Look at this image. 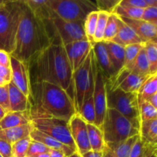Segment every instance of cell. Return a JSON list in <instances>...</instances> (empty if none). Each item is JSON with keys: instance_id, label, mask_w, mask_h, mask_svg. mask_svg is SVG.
Here are the masks:
<instances>
[{"instance_id": "obj_1", "label": "cell", "mask_w": 157, "mask_h": 157, "mask_svg": "<svg viewBox=\"0 0 157 157\" xmlns=\"http://www.w3.org/2000/svg\"><path fill=\"white\" fill-rule=\"evenodd\" d=\"M27 66L31 85L43 81L56 84L64 89L74 101L73 72L61 43L52 42L35 55Z\"/></svg>"}, {"instance_id": "obj_2", "label": "cell", "mask_w": 157, "mask_h": 157, "mask_svg": "<svg viewBox=\"0 0 157 157\" xmlns=\"http://www.w3.org/2000/svg\"><path fill=\"white\" fill-rule=\"evenodd\" d=\"M53 42L45 22L34 15L22 1L15 48L11 56L25 64Z\"/></svg>"}, {"instance_id": "obj_3", "label": "cell", "mask_w": 157, "mask_h": 157, "mask_svg": "<svg viewBox=\"0 0 157 157\" xmlns=\"http://www.w3.org/2000/svg\"><path fill=\"white\" fill-rule=\"evenodd\" d=\"M31 98H33L35 104H30V117L48 116L69 121L77 113L71 98L56 84L45 81L32 84Z\"/></svg>"}, {"instance_id": "obj_4", "label": "cell", "mask_w": 157, "mask_h": 157, "mask_svg": "<svg viewBox=\"0 0 157 157\" xmlns=\"http://www.w3.org/2000/svg\"><path fill=\"white\" fill-rule=\"evenodd\" d=\"M22 1H4L0 7V50L11 55L15 48Z\"/></svg>"}, {"instance_id": "obj_5", "label": "cell", "mask_w": 157, "mask_h": 157, "mask_svg": "<svg viewBox=\"0 0 157 157\" xmlns=\"http://www.w3.org/2000/svg\"><path fill=\"white\" fill-rule=\"evenodd\" d=\"M95 60L93 49H91L85 61L73 73L72 89L74 103L77 113L84 101L93 96L94 89Z\"/></svg>"}, {"instance_id": "obj_6", "label": "cell", "mask_w": 157, "mask_h": 157, "mask_svg": "<svg viewBox=\"0 0 157 157\" xmlns=\"http://www.w3.org/2000/svg\"><path fill=\"white\" fill-rule=\"evenodd\" d=\"M101 130L107 145L119 144L140 133L139 129L130 120L110 108H107Z\"/></svg>"}, {"instance_id": "obj_7", "label": "cell", "mask_w": 157, "mask_h": 157, "mask_svg": "<svg viewBox=\"0 0 157 157\" xmlns=\"http://www.w3.org/2000/svg\"><path fill=\"white\" fill-rule=\"evenodd\" d=\"M107 90V108L113 109L130 120L140 130L139 102L137 93L125 92L119 88Z\"/></svg>"}, {"instance_id": "obj_8", "label": "cell", "mask_w": 157, "mask_h": 157, "mask_svg": "<svg viewBox=\"0 0 157 157\" xmlns=\"http://www.w3.org/2000/svg\"><path fill=\"white\" fill-rule=\"evenodd\" d=\"M48 2L57 16L68 21H84L90 12L98 11L95 2L89 0H48Z\"/></svg>"}, {"instance_id": "obj_9", "label": "cell", "mask_w": 157, "mask_h": 157, "mask_svg": "<svg viewBox=\"0 0 157 157\" xmlns=\"http://www.w3.org/2000/svg\"><path fill=\"white\" fill-rule=\"evenodd\" d=\"M30 118L34 128L78 152L71 135L68 121L48 116H35Z\"/></svg>"}, {"instance_id": "obj_10", "label": "cell", "mask_w": 157, "mask_h": 157, "mask_svg": "<svg viewBox=\"0 0 157 157\" xmlns=\"http://www.w3.org/2000/svg\"><path fill=\"white\" fill-rule=\"evenodd\" d=\"M84 21H68L56 16L47 21L53 31V42L58 41L63 46L70 43L87 40L84 28Z\"/></svg>"}, {"instance_id": "obj_11", "label": "cell", "mask_w": 157, "mask_h": 157, "mask_svg": "<svg viewBox=\"0 0 157 157\" xmlns=\"http://www.w3.org/2000/svg\"><path fill=\"white\" fill-rule=\"evenodd\" d=\"M150 76L136 75L123 67L113 76L106 78V90L119 88L125 92L137 93Z\"/></svg>"}, {"instance_id": "obj_12", "label": "cell", "mask_w": 157, "mask_h": 157, "mask_svg": "<svg viewBox=\"0 0 157 157\" xmlns=\"http://www.w3.org/2000/svg\"><path fill=\"white\" fill-rule=\"evenodd\" d=\"M96 60V59H95ZM94 104L95 109V125L99 128L102 127L104 117L107 110V90H106V77L99 66L95 63L94 89L93 93Z\"/></svg>"}, {"instance_id": "obj_13", "label": "cell", "mask_w": 157, "mask_h": 157, "mask_svg": "<svg viewBox=\"0 0 157 157\" xmlns=\"http://www.w3.org/2000/svg\"><path fill=\"white\" fill-rule=\"evenodd\" d=\"M68 125L71 135L79 154L81 155L91 150L88 140L86 121L76 113L69 120Z\"/></svg>"}, {"instance_id": "obj_14", "label": "cell", "mask_w": 157, "mask_h": 157, "mask_svg": "<svg viewBox=\"0 0 157 157\" xmlns=\"http://www.w3.org/2000/svg\"><path fill=\"white\" fill-rule=\"evenodd\" d=\"M10 69L12 74L11 81L30 99L31 84L27 64L11 56Z\"/></svg>"}, {"instance_id": "obj_15", "label": "cell", "mask_w": 157, "mask_h": 157, "mask_svg": "<svg viewBox=\"0 0 157 157\" xmlns=\"http://www.w3.org/2000/svg\"><path fill=\"white\" fill-rule=\"evenodd\" d=\"M92 47V44L87 40L75 41L64 46L73 73L85 61Z\"/></svg>"}, {"instance_id": "obj_16", "label": "cell", "mask_w": 157, "mask_h": 157, "mask_svg": "<svg viewBox=\"0 0 157 157\" xmlns=\"http://www.w3.org/2000/svg\"><path fill=\"white\" fill-rule=\"evenodd\" d=\"M120 18L134 31L135 33L144 42L149 41H156L157 25L141 19H129L121 17Z\"/></svg>"}, {"instance_id": "obj_17", "label": "cell", "mask_w": 157, "mask_h": 157, "mask_svg": "<svg viewBox=\"0 0 157 157\" xmlns=\"http://www.w3.org/2000/svg\"><path fill=\"white\" fill-rule=\"evenodd\" d=\"M92 49H93L94 54L97 64L101 69L106 78H109L113 76L116 72H115L113 64L110 61V56H109L104 41L94 43L93 44Z\"/></svg>"}, {"instance_id": "obj_18", "label": "cell", "mask_w": 157, "mask_h": 157, "mask_svg": "<svg viewBox=\"0 0 157 157\" xmlns=\"http://www.w3.org/2000/svg\"><path fill=\"white\" fill-rule=\"evenodd\" d=\"M118 18V31L116 36L111 41L112 42L116 43L123 47L144 42L130 26L124 22L120 17Z\"/></svg>"}, {"instance_id": "obj_19", "label": "cell", "mask_w": 157, "mask_h": 157, "mask_svg": "<svg viewBox=\"0 0 157 157\" xmlns=\"http://www.w3.org/2000/svg\"><path fill=\"white\" fill-rule=\"evenodd\" d=\"M139 137L140 135H136L119 144H105L102 157H129L132 147Z\"/></svg>"}, {"instance_id": "obj_20", "label": "cell", "mask_w": 157, "mask_h": 157, "mask_svg": "<svg viewBox=\"0 0 157 157\" xmlns=\"http://www.w3.org/2000/svg\"><path fill=\"white\" fill-rule=\"evenodd\" d=\"M30 136L32 140L41 143V144L46 146L48 148L52 149V150H59V151L62 152L66 157H68L72 153L76 152L72 150V149H71L69 147H67V146L64 145L63 144L60 143L59 141L56 140L55 139L52 138V136L38 131V130H36L34 127L32 128V130L31 131L30 136Z\"/></svg>"}, {"instance_id": "obj_21", "label": "cell", "mask_w": 157, "mask_h": 157, "mask_svg": "<svg viewBox=\"0 0 157 157\" xmlns=\"http://www.w3.org/2000/svg\"><path fill=\"white\" fill-rule=\"evenodd\" d=\"M9 94L10 111L24 112L29 110L30 100L16 86L10 81L9 83Z\"/></svg>"}, {"instance_id": "obj_22", "label": "cell", "mask_w": 157, "mask_h": 157, "mask_svg": "<svg viewBox=\"0 0 157 157\" xmlns=\"http://www.w3.org/2000/svg\"><path fill=\"white\" fill-rule=\"evenodd\" d=\"M23 2L34 15L44 22L57 16L49 7L48 0H26Z\"/></svg>"}, {"instance_id": "obj_23", "label": "cell", "mask_w": 157, "mask_h": 157, "mask_svg": "<svg viewBox=\"0 0 157 157\" xmlns=\"http://www.w3.org/2000/svg\"><path fill=\"white\" fill-rule=\"evenodd\" d=\"M32 128L33 127L30 123L25 125L0 130V139L12 145L17 141L30 136Z\"/></svg>"}, {"instance_id": "obj_24", "label": "cell", "mask_w": 157, "mask_h": 157, "mask_svg": "<svg viewBox=\"0 0 157 157\" xmlns=\"http://www.w3.org/2000/svg\"><path fill=\"white\" fill-rule=\"evenodd\" d=\"M31 118L29 110L24 112H8L0 121V130L12 128L30 124Z\"/></svg>"}, {"instance_id": "obj_25", "label": "cell", "mask_w": 157, "mask_h": 157, "mask_svg": "<svg viewBox=\"0 0 157 157\" xmlns=\"http://www.w3.org/2000/svg\"><path fill=\"white\" fill-rule=\"evenodd\" d=\"M104 44L115 72L117 73L124 66V47L112 41H104Z\"/></svg>"}, {"instance_id": "obj_26", "label": "cell", "mask_w": 157, "mask_h": 157, "mask_svg": "<svg viewBox=\"0 0 157 157\" xmlns=\"http://www.w3.org/2000/svg\"><path fill=\"white\" fill-rule=\"evenodd\" d=\"M124 67L133 73L136 74V75H144V76L151 75L150 74L149 63L147 61V54H146L144 47L141 49L136 58L130 64Z\"/></svg>"}, {"instance_id": "obj_27", "label": "cell", "mask_w": 157, "mask_h": 157, "mask_svg": "<svg viewBox=\"0 0 157 157\" xmlns=\"http://www.w3.org/2000/svg\"><path fill=\"white\" fill-rule=\"evenodd\" d=\"M87 129L91 150L102 152L105 147L102 130L94 124H87Z\"/></svg>"}, {"instance_id": "obj_28", "label": "cell", "mask_w": 157, "mask_h": 157, "mask_svg": "<svg viewBox=\"0 0 157 157\" xmlns=\"http://www.w3.org/2000/svg\"><path fill=\"white\" fill-rule=\"evenodd\" d=\"M139 135L144 142L157 144V119L141 122Z\"/></svg>"}, {"instance_id": "obj_29", "label": "cell", "mask_w": 157, "mask_h": 157, "mask_svg": "<svg viewBox=\"0 0 157 157\" xmlns=\"http://www.w3.org/2000/svg\"><path fill=\"white\" fill-rule=\"evenodd\" d=\"M156 93H157V74L150 75L137 92L139 104L147 101L150 97Z\"/></svg>"}, {"instance_id": "obj_30", "label": "cell", "mask_w": 157, "mask_h": 157, "mask_svg": "<svg viewBox=\"0 0 157 157\" xmlns=\"http://www.w3.org/2000/svg\"><path fill=\"white\" fill-rule=\"evenodd\" d=\"M154 152H157V144H148L139 137L132 147L129 157H148Z\"/></svg>"}, {"instance_id": "obj_31", "label": "cell", "mask_w": 157, "mask_h": 157, "mask_svg": "<svg viewBox=\"0 0 157 157\" xmlns=\"http://www.w3.org/2000/svg\"><path fill=\"white\" fill-rule=\"evenodd\" d=\"M150 75L157 74V41H149L144 44Z\"/></svg>"}, {"instance_id": "obj_32", "label": "cell", "mask_w": 157, "mask_h": 157, "mask_svg": "<svg viewBox=\"0 0 157 157\" xmlns=\"http://www.w3.org/2000/svg\"><path fill=\"white\" fill-rule=\"evenodd\" d=\"M98 18V11H93L90 12L86 17L84 22V32H85L87 39L92 45L94 44V37L96 30L97 22Z\"/></svg>"}, {"instance_id": "obj_33", "label": "cell", "mask_w": 157, "mask_h": 157, "mask_svg": "<svg viewBox=\"0 0 157 157\" xmlns=\"http://www.w3.org/2000/svg\"><path fill=\"white\" fill-rule=\"evenodd\" d=\"M78 114L86 121L87 124H95V109L94 104L93 97L89 98L86 101H84L81 107L78 112Z\"/></svg>"}, {"instance_id": "obj_34", "label": "cell", "mask_w": 157, "mask_h": 157, "mask_svg": "<svg viewBox=\"0 0 157 157\" xmlns=\"http://www.w3.org/2000/svg\"><path fill=\"white\" fill-rule=\"evenodd\" d=\"M143 12H144V9L118 5L113 13L121 18H129V19H140Z\"/></svg>"}, {"instance_id": "obj_35", "label": "cell", "mask_w": 157, "mask_h": 157, "mask_svg": "<svg viewBox=\"0 0 157 157\" xmlns=\"http://www.w3.org/2000/svg\"><path fill=\"white\" fill-rule=\"evenodd\" d=\"M110 13L103 11H98V18L97 22L96 30H95L94 37V44L96 42H101L104 39V31H105L106 25Z\"/></svg>"}, {"instance_id": "obj_36", "label": "cell", "mask_w": 157, "mask_h": 157, "mask_svg": "<svg viewBox=\"0 0 157 157\" xmlns=\"http://www.w3.org/2000/svg\"><path fill=\"white\" fill-rule=\"evenodd\" d=\"M118 16L114 13L110 14L106 25L103 41H111L118 31Z\"/></svg>"}, {"instance_id": "obj_37", "label": "cell", "mask_w": 157, "mask_h": 157, "mask_svg": "<svg viewBox=\"0 0 157 157\" xmlns=\"http://www.w3.org/2000/svg\"><path fill=\"white\" fill-rule=\"evenodd\" d=\"M32 141L30 136L17 141L12 145V157H25Z\"/></svg>"}, {"instance_id": "obj_38", "label": "cell", "mask_w": 157, "mask_h": 157, "mask_svg": "<svg viewBox=\"0 0 157 157\" xmlns=\"http://www.w3.org/2000/svg\"><path fill=\"white\" fill-rule=\"evenodd\" d=\"M140 117L141 122L157 119V108L147 101H144L139 104Z\"/></svg>"}, {"instance_id": "obj_39", "label": "cell", "mask_w": 157, "mask_h": 157, "mask_svg": "<svg viewBox=\"0 0 157 157\" xmlns=\"http://www.w3.org/2000/svg\"><path fill=\"white\" fill-rule=\"evenodd\" d=\"M144 44H145V42L130 44V45L124 47V55H125V56H124V67L128 65L136 58L141 49L144 47Z\"/></svg>"}, {"instance_id": "obj_40", "label": "cell", "mask_w": 157, "mask_h": 157, "mask_svg": "<svg viewBox=\"0 0 157 157\" xmlns=\"http://www.w3.org/2000/svg\"><path fill=\"white\" fill-rule=\"evenodd\" d=\"M121 0H97L95 5L98 11L113 13L117 6L120 4Z\"/></svg>"}, {"instance_id": "obj_41", "label": "cell", "mask_w": 157, "mask_h": 157, "mask_svg": "<svg viewBox=\"0 0 157 157\" xmlns=\"http://www.w3.org/2000/svg\"><path fill=\"white\" fill-rule=\"evenodd\" d=\"M48 151L49 148H48L44 144L32 140L30 145H29V150H28L27 156L35 157L37 155L41 154V153H47Z\"/></svg>"}, {"instance_id": "obj_42", "label": "cell", "mask_w": 157, "mask_h": 157, "mask_svg": "<svg viewBox=\"0 0 157 157\" xmlns=\"http://www.w3.org/2000/svg\"><path fill=\"white\" fill-rule=\"evenodd\" d=\"M140 19L157 25V6L147 7V9H144Z\"/></svg>"}, {"instance_id": "obj_43", "label": "cell", "mask_w": 157, "mask_h": 157, "mask_svg": "<svg viewBox=\"0 0 157 157\" xmlns=\"http://www.w3.org/2000/svg\"><path fill=\"white\" fill-rule=\"evenodd\" d=\"M0 106L2 107L7 113L10 111L9 84L0 87Z\"/></svg>"}, {"instance_id": "obj_44", "label": "cell", "mask_w": 157, "mask_h": 157, "mask_svg": "<svg viewBox=\"0 0 157 157\" xmlns=\"http://www.w3.org/2000/svg\"><path fill=\"white\" fill-rule=\"evenodd\" d=\"M119 5L141 9H145L147 8L145 0H121Z\"/></svg>"}, {"instance_id": "obj_45", "label": "cell", "mask_w": 157, "mask_h": 157, "mask_svg": "<svg viewBox=\"0 0 157 157\" xmlns=\"http://www.w3.org/2000/svg\"><path fill=\"white\" fill-rule=\"evenodd\" d=\"M0 155L2 157H12V145L0 139Z\"/></svg>"}, {"instance_id": "obj_46", "label": "cell", "mask_w": 157, "mask_h": 157, "mask_svg": "<svg viewBox=\"0 0 157 157\" xmlns=\"http://www.w3.org/2000/svg\"><path fill=\"white\" fill-rule=\"evenodd\" d=\"M10 54L0 50V66L10 68Z\"/></svg>"}, {"instance_id": "obj_47", "label": "cell", "mask_w": 157, "mask_h": 157, "mask_svg": "<svg viewBox=\"0 0 157 157\" xmlns=\"http://www.w3.org/2000/svg\"><path fill=\"white\" fill-rule=\"evenodd\" d=\"M0 77L2 78L4 80H6L7 82H10L11 78H12L11 69L0 66Z\"/></svg>"}, {"instance_id": "obj_48", "label": "cell", "mask_w": 157, "mask_h": 157, "mask_svg": "<svg viewBox=\"0 0 157 157\" xmlns=\"http://www.w3.org/2000/svg\"><path fill=\"white\" fill-rule=\"evenodd\" d=\"M81 155V154H80ZM81 157H102V152L90 150L81 155Z\"/></svg>"}, {"instance_id": "obj_49", "label": "cell", "mask_w": 157, "mask_h": 157, "mask_svg": "<svg viewBox=\"0 0 157 157\" xmlns=\"http://www.w3.org/2000/svg\"><path fill=\"white\" fill-rule=\"evenodd\" d=\"M49 156L50 157H66L64 156V153L62 152L59 151V150H52V149H49Z\"/></svg>"}, {"instance_id": "obj_50", "label": "cell", "mask_w": 157, "mask_h": 157, "mask_svg": "<svg viewBox=\"0 0 157 157\" xmlns=\"http://www.w3.org/2000/svg\"><path fill=\"white\" fill-rule=\"evenodd\" d=\"M147 102L150 103L153 107H154L155 108H157V93L154 94L153 95H152L151 97L147 99Z\"/></svg>"}, {"instance_id": "obj_51", "label": "cell", "mask_w": 157, "mask_h": 157, "mask_svg": "<svg viewBox=\"0 0 157 157\" xmlns=\"http://www.w3.org/2000/svg\"><path fill=\"white\" fill-rule=\"evenodd\" d=\"M147 7H155L157 6V0H145Z\"/></svg>"}, {"instance_id": "obj_52", "label": "cell", "mask_w": 157, "mask_h": 157, "mask_svg": "<svg viewBox=\"0 0 157 157\" xmlns=\"http://www.w3.org/2000/svg\"><path fill=\"white\" fill-rule=\"evenodd\" d=\"M6 113H7V112H6V110H5L4 109L0 106V121L3 119V117L6 116Z\"/></svg>"}, {"instance_id": "obj_53", "label": "cell", "mask_w": 157, "mask_h": 157, "mask_svg": "<svg viewBox=\"0 0 157 157\" xmlns=\"http://www.w3.org/2000/svg\"><path fill=\"white\" fill-rule=\"evenodd\" d=\"M9 84V82H7L6 80H4L2 78H1V77H0V87H1V86H4V85H6V84Z\"/></svg>"}, {"instance_id": "obj_54", "label": "cell", "mask_w": 157, "mask_h": 157, "mask_svg": "<svg viewBox=\"0 0 157 157\" xmlns=\"http://www.w3.org/2000/svg\"><path fill=\"white\" fill-rule=\"evenodd\" d=\"M35 157H50V156H49L48 152H47V153H41V154L37 155Z\"/></svg>"}, {"instance_id": "obj_55", "label": "cell", "mask_w": 157, "mask_h": 157, "mask_svg": "<svg viewBox=\"0 0 157 157\" xmlns=\"http://www.w3.org/2000/svg\"><path fill=\"white\" fill-rule=\"evenodd\" d=\"M68 157H81V156L79 154L78 152H75V153H72V154L71 155V156H69Z\"/></svg>"}, {"instance_id": "obj_56", "label": "cell", "mask_w": 157, "mask_h": 157, "mask_svg": "<svg viewBox=\"0 0 157 157\" xmlns=\"http://www.w3.org/2000/svg\"><path fill=\"white\" fill-rule=\"evenodd\" d=\"M148 157H157V152H154L153 153H152L150 156H149Z\"/></svg>"}, {"instance_id": "obj_57", "label": "cell", "mask_w": 157, "mask_h": 157, "mask_svg": "<svg viewBox=\"0 0 157 157\" xmlns=\"http://www.w3.org/2000/svg\"><path fill=\"white\" fill-rule=\"evenodd\" d=\"M3 3H4V1H2V0H0V7H1V6H2Z\"/></svg>"}, {"instance_id": "obj_58", "label": "cell", "mask_w": 157, "mask_h": 157, "mask_svg": "<svg viewBox=\"0 0 157 157\" xmlns=\"http://www.w3.org/2000/svg\"><path fill=\"white\" fill-rule=\"evenodd\" d=\"M25 157H33V156H26Z\"/></svg>"}, {"instance_id": "obj_59", "label": "cell", "mask_w": 157, "mask_h": 157, "mask_svg": "<svg viewBox=\"0 0 157 157\" xmlns=\"http://www.w3.org/2000/svg\"><path fill=\"white\" fill-rule=\"evenodd\" d=\"M0 157H2V156H1V155H0Z\"/></svg>"}]
</instances>
